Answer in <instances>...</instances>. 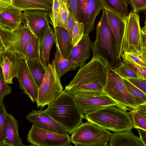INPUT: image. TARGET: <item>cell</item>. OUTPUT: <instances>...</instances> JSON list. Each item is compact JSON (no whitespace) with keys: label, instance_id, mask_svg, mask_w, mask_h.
Listing matches in <instances>:
<instances>
[{"label":"cell","instance_id":"6da1fadb","mask_svg":"<svg viewBox=\"0 0 146 146\" xmlns=\"http://www.w3.org/2000/svg\"><path fill=\"white\" fill-rule=\"evenodd\" d=\"M48 106L46 110L67 130L69 135L82 123L84 115L79 109L73 95L64 90Z\"/></svg>","mask_w":146,"mask_h":146},{"label":"cell","instance_id":"7a4b0ae2","mask_svg":"<svg viewBox=\"0 0 146 146\" xmlns=\"http://www.w3.org/2000/svg\"><path fill=\"white\" fill-rule=\"evenodd\" d=\"M96 35L91 48L93 56H98L106 61L113 69L123 61L118 58L116 44L108 23L105 10L96 28Z\"/></svg>","mask_w":146,"mask_h":146},{"label":"cell","instance_id":"3957f363","mask_svg":"<svg viewBox=\"0 0 146 146\" xmlns=\"http://www.w3.org/2000/svg\"><path fill=\"white\" fill-rule=\"evenodd\" d=\"M83 118L106 130L118 132L133 128L129 112L115 106L99 109L84 115Z\"/></svg>","mask_w":146,"mask_h":146},{"label":"cell","instance_id":"277c9868","mask_svg":"<svg viewBox=\"0 0 146 146\" xmlns=\"http://www.w3.org/2000/svg\"><path fill=\"white\" fill-rule=\"evenodd\" d=\"M108 68L106 61L98 56H93L90 62L80 68L73 79L66 86L78 85L104 87Z\"/></svg>","mask_w":146,"mask_h":146},{"label":"cell","instance_id":"5b68a950","mask_svg":"<svg viewBox=\"0 0 146 146\" xmlns=\"http://www.w3.org/2000/svg\"><path fill=\"white\" fill-rule=\"evenodd\" d=\"M112 133L88 121L78 126L71 134L76 146H107Z\"/></svg>","mask_w":146,"mask_h":146},{"label":"cell","instance_id":"8992f818","mask_svg":"<svg viewBox=\"0 0 146 146\" xmlns=\"http://www.w3.org/2000/svg\"><path fill=\"white\" fill-rule=\"evenodd\" d=\"M104 91L121 109L127 111L137 108L135 98L128 92L122 78L109 66Z\"/></svg>","mask_w":146,"mask_h":146},{"label":"cell","instance_id":"52a82bcc","mask_svg":"<svg viewBox=\"0 0 146 146\" xmlns=\"http://www.w3.org/2000/svg\"><path fill=\"white\" fill-rule=\"evenodd\" d=\"M60 77L56 72L54 59L47 67L45 76L38 90L36 101L38 108L42 109L48 105L62 92Z\"/></svg>","mask_w":146,"mask_h":146},{"label":"cell","instance_id":"ba28073f","mask_svg":"<svg viewBox=\"0 0 146 146\" xmlns=\"http://www.w3.org/2000/svg\"><path fill=\"white\" fill-rule=\"evenodd\" d=\"M125 28L121 49L124 52H133L141 54L146 52L143 42L142 31L139 15L132 11L124 17Z\"/></svg>","mask_w":146,"mask_h":146},{"label":"cell","instance_id":"9c48e42d","mask_svg":"<svg viewBox=\"0 0 146 146\" xmlns=\"http://www.w3.org/2000/svg\"><path fill=\"white\" fill-rule=\"evenodd\" d=\"M32 34L25 25H21L13 31L0 28V35L5 50L17 52L25 58L27 47Z\"/></svg>","mask_w":146,"mask_h":146},{"label":"cell","instance_id":"30bf717a","mask_svg":"<svg viewBox=\"0 0 146 146\" xmlns=\"http://www.w3.org/2000/svg\"><path fill=\"white\" fill-rule=\"evenodd\" d=\"M72 95L83 115L106 106H115L120 108L104 91L79 93Z\"/></svg>","mask_w":146,"mask_h":146},{"label":"cell","instance_id":"8fae6325","mask_svg":"<svg viewBox=\"0 0 146 146\" xmlns=\"http://www.w3.org/2000/svg\"><path fill=\"white\" fill-rule=\"evenodd\" d=\"M27 140L31 146H72L69 134L64 135L45 130L33 125L27 135Z\"/></svg>","mask_w":146,"mask_h":146},{"label":"cell","instance_id":"7c38bea8","mask_svg":"<svg viewBox=\"0 0 146 146\" xmlns=\"http://www.w3.org/2000/svg\"><path fill=\"white\" fill-rule=\"evenodd\" d=\"M102 0H78L77 21L84 25V34L93 31L97 16L103 9Z\"/></svg>","mask_w":146,"mask_h":146},{"label":"cell","instance_id":"4fadbf2b","mask_svg":"<svg viewBox=\"0 0 146 146\" xmlns=\"http://www.w3.org/2000/svg\"><path fill=\"white\" fill-rule=\"evenodd\" d=\"M49 12L41 10L24 11L23 18L26 25L32 33L39 38L40 41L43 38L46 28L49 25Z\"/></svg>","mask_w":146,"mask_h":146},{"label":"cell","instance_id":"5bb4252c","mask_svg":"<svg viewBox=\"0 0 146 146\" xmlns=\"http://www.w3.org/2000/svg\"><path fill=\"white\" fill-rule=\"evenodd\" d=\"M33 110L26 116L27 120L39 128L64 135L68 132L55 121L46 110Z\"/></svg>","mask_w":146,"mask_h":146},{"label":"cell","instance_id":"9a60e30c","mask_svg":"<svg viewBox=\"0 0 146 146\" xmlns=\"http://www.w3.org/2000/svg\"><path fill=\"white\" fill-rule=\"evenodd\" d=\"M19 88L27 95L32 103L36 102L38 95V89L30 72L25 59L22 57L17 76Z\"/></svg>","mask_w":146,"mask_h":146},{"label":"cell","instance_id":"2e32d148","mask_svg":"<svg viewBox=\"0 0 146 146\" xmlns=\"http://www.w3.org/2000/svg\"><path fill=\"white\" fill-rule=\"evenodd\" d=\"M108 21L113 36L115 40L118 59L123 61L121 58L122 54L121 43L123 36L124 28V17L106 7H104Z\"/></svg>","mask_w":146,"mask_h":146},{"label":"cell","instance_id":"e0dca14e","mask_svg":"<svg viewBox=\"0 0 146 146\" xmlns=\"http://www.w3.org/2000/svg\"><path fill=\"white\" fill-rule=\"evenodd\" d=\"M1 65L5 82L7 84H13V78L17 77L22 56L19 53L4 50L1 53Z\"/></svg>","mask_w":146,"mask_h":146},{"label":"cell","instance_id":"ac0fdd59","mask_svg":"<svg viewBox=\"0 0 146 146\" xmlns=\"http://www.w3.org/2000/svg\"><path fill=\"white\" fill-rule=\"evenodd\" d=\"M21 11L11 5L0 11V28L10 31L17 29L22 23Z\"/></svg>","mask_w":146,"mask_h":146},{"label":"cell","instance_id":"d6986e66","mask_svg":"<svg viewBox=\"0 0 146 146\" xmlns=\"http://www.w3.org/2000/svg\"><path fill=\"white\" fill-rule=\"evenodd\" d=\"M92 45L89 35L84 34L81 40L74 47L68 59L74 61L78 67H81L90 58Z\"/></svg>","mask_w":146,"mask_h":146},{"label":"cell","instance_id":"ffe728a7","mask_svg":"<svg viewBox=\"0 0 146 146\" xmlns=\"http://www.w3.org/2000/svg\"><path fill=\"white\" fill-rule=\"evenodd\" d=\"M19 133L17 121L11 114L7 113L5 132V140L3 146H24Z\"/></svg>","mask_w":146,"mask_h":146},{"label":"cell","instance_id":"44dd1931","mask_svg":"<svg viewBox=\"0 0 146 146\" xmlns=\"http://www.w3.org/2000/svg\"><path fill=\"white\" fill-rule=\"evenodd\" d=\"M108 146H145L131 129L112 133Z\"/></svg>","mask_w":146,"mask_h":146},{"label":"cell","instance_id":"7402d4cb","mask_svg":"<svg viewBox=\"0 0 146 146\" xmlns=\"http://www.w3.org/2000/svg\"><path fill=\"white\" fill-rule=\"evenodd\" d=\"M54 29L56 44L63 56L68 59L74 47L70 43L68 32L66 28L62 27L56 26Z\"/></svg>","mask_w":146,"mask_h":146},{"label":"cell","instance_id":"603a6c76","mask_svg":"<svg viewBox=\"0 0 146 146\" xmlns=\"http://www.w3.org/2000/svg\"><path fill=\"white\" fill-rule=\"evenodd\" d=\"M11 6L21 11L41 10L50 12L52 4L44 0H12Z\"/></svg>","mask_w":146,"mask_h":146},{"label":"cell","instance_id":"cb8c5ba5","mask_svg":"<svg viewBox=\"0 0 146 146\" xmlns=\"http://www.w3.org/2000/svg\"><path fill=\"white\" fill-rule=\"evenodd\" d=\"M54 42V32L49 25L46 28L40 44V58L42 63L46 67L50 63V52Z\"/></svg>","mask_w":146,"mask_h":146},{"label":"cell","instance_id":"d4e9b609","mask_svg":"<svg viewBox=\"0 0 146 146\" xmlns=\"http://www.w3.org/2000/svg\"><path fill=\"white\" fill-rule=\"evenodd\" d=\"M25 59L29 69L38 90L45 76L46 67L42 63L40 58Z\"/></svg>","mask_w":146,"mask_h":146},{"label":"cell","instance_id":"484cf974","mask_svg":"<svg viewBox=\"0 0 146 146\" xmlns=\"http://www.w3.org/2000/svg\"><path fill=\"white\" fill-rule=\"evenodd\" d=\"M56 46L54 59L56 72L61 77L67 72L75 70L78 66L74 61L65 58L61 54L58 46L57 45Z\"/></svg>","mask_w":146,"mask_h":146},{"label":"cell","instance_id":"4316f807","mask_svg":"<svg viewBox=\"0 0 146 146\" xmlns=\"http://www.w3.org/2000/svg\"><path fill=\"white\" fill-rule=\"evenodd\" d=\"M104 7L125 17L128 14L127 0H102Z\"/></svg>","mask_w":146,"mask_h":146},{"label":"cell","instance_id":"83f0119b","mask_svg":"<svg viewBox=\"0 0 146 146\" xmlns=\"http://www.w3.org/2000/svg\"><path fill=\"white\" fill-rule=\"evenodd\" d=\"M40 44L39 38L32 34L27 47L25 59L40 58Z\"/></svg>","mask_w":146,"mask_h":146},{"label":"cell","instance_id":"f1b7e54d","mask_svg":"<svg viewBox=\"0 0 146 146\" xmlns=\"http://www.w3.org/2000/svg\"><path fill=\"white\" fill-rule=\"evenodd\" d=\"M121 57L123 61L146 67V52L140 54L133 52H124Z\"/></svg>","mask_w":146,"mask_h":146},{"label":"cell","instance_id":"f546056e","mask_svg":"<svg viewBox=\"0 0 146 146\" xmlns=\"http://www.w3.org/2000/svg\"><path fill=\"white\" fill-rule=\"evenodd\" d=\"M122 79L128 92L134 97L137 106L146 104V94L133 85L127 79Z\"/></svg>","mask_w":146,"mask_h":146},{"label":"cell","instance_id":"4dcf8cb0","mask_svg":"<svg viewBox=\"0 0 146 146\" xmlns=\"http://www.w3.org/2000/svg\"><path fill=\"white\" fill-rule=\"evenodd\" d=\"M112 69L122 78L127 79L129 78H143L128 63L123 61L118 66Z\"/></svg>","mask_w":146,"mask_h":146},{"label":"cell","instance_id":"1f68e13d","mask_svg":"<svg viewBox=\"0 0 146 146\" xmlns=\"http://www.w3.org/2000/svg\"><path fill=\"white\" fill-rule=\"evenodd\" d=\"M129 112L132 118L133 128L146 131V114L136 109L130 111Z\"/></svg>","mask_w":146,"mask_h":146},{"label":"cell","instance_id":"d6a6232c","mask_svg":"<svg viewBox=\"0 0 146 146\" xmlns=\"http://www.w3.org/2000/svg\"><path fill=\"white\" fill-rule=\"evenodd\" d=\"M69 12L66 5L60 2L58 13L56 26L66 28Z\"/></svg>","mask_w":146,"mask_h":146},{"label":"cell","instance_id":"836d02e7","mask_svg":"<svg viewBox=\"0 0 146 146\" xmlns=\"http://www.w3.org/2000/svg\"><path fill=\"white\" fill-rule=\"evenodd\" d=\"M84 35V25L82 23L75 21V25L73 30L72 44L75 46L82 39Z\"/></svg>","mask_w":146,"mask_h":146},{"label":"cell","instance_id":"e575fe53","mask_svg":"<svg viewBox=\"0 0 146 146\" xmlns=\"http://www.w3.org/2000/svg\"><path fill=\"white\" fill-rule=\"evenodd\" d=\"M7 113L3 102L0 103V146H3L4 141Z\"/></svg>","mask_w":146,"mask_h":146},{"label":"cell","instance_id":"d590c367","mask_svg":"<svg viewBox=\"0 0 146 146\" xmlns=\"http://www.w3.org/2000/svg\"><path fill=\"white\" fill-rule=\"evenodd\" d=\"M60 1L58 0H53L52 9L49 13L48 16L50 19L49 23L54 28L56 27L57 17Z\"/></svg>","mask_w":146,"mask_h":146},{"label":"cell","instance_id":"8d00e7d4","mask_svg":"<svg viewBox=\"0 0 146 146\" xmlns=\"http://www.w3.org/2000/svg\"><path fill=\"white\" fill-rule=\"evenodd\" d=\"M12 88L5 81L3 74L0 78V103L3 102L4 98L12 92Z\"/></svg>","mask_w":146,"mask_h":146},{"label":"cell","instance_id":"74e56055","mask_svg":"<svg viewBox=\"0 0 146 146\" xmlns=\"http://www.w3.org/2000/svg\"><path fill=\"white\" fill-rule=\"evenodd\" d=\"M133 12L138 13L145 11L146 8V0H127Z\"/></svg>","mask_w":146,"mask_h":146},{"label":"cell","instance_id":"f35d334b","mask_svg":"<svg viewBox=\"0 0 146 146\" xmlns=\"http://www.w3.org/2000/svg\"><path fill=\"white\" fill-rule=\"evenodd\" d=\"M127 79L133 85L146 94V79L139 78H129Z\"/></svg>","mask_w":146,"mask_h":146},{"label":"cell","instance_id":"ab89813d","mask_svg":"<svg viewBox=\"0 0 146 146\" xmlns=\"http://www.w3.org/2000/svg\"><path fill=\"white\" fill-rule=\"evenodd\" d=\"M66 5L69 13L75 21H77V9L78 0H66Z\"/></svg>","mask_w":146,"mask_h":146},{"label":"cell","instance_id":"60d3db41","mask_svg":"<svg viewBox=\"0 0 146 146\" xmlns=\"http://www.w3.org/2000/svg\"><path fill=\"white\" fill-rule=\"evenodd\" d=\"M75 21L72 16L69 13L66 29L68 32L70 42L71 44H72V33L75 25Z\"/></svg>","mask_w":146,"mask_h":146},{"label":"cell","instance_id":"b9f144b4","mask_svg":"<svg viewBox=\"0 0 146 146\" xmlns=\"http://www.w3.org/2000/svg\"><path fill=\"white\" fill-rule=\"evenodd\" d=\"M139 135V138L145 146H146V131L140 129H136Z\"/></svg>","mask_w":146,"mask_h":146},{"label":"cell","instance_id":"7bdbcfd3","mask_svg":"<svg viewBox=\"0 0 146 146\" xmlns=\"http://www.w3.org/2000/svg\"><path fill=\"white\" fill-rule=\"evenodd\" d=\"M12 0H0V11L11 6Z\"/></svg>","mask_w":146,"mask_h":146},{"label":"cell","instance_id":"ee69618b","mask_svg":"<svg viewBox=\"0 0 146 146\" xmlns=\"http://www.w3.org/2000/svg\"><path fill=\"white\" fill-rule=\"evenodd\" d=\"M137 110L146 114V104H143L138 106Z\"/></svg>","mask_w":146,"mask_h":146},{"label":"cell","instance_id":"f6af8a7d","mask_svg":"<svg viewBox=\"0 0 146 146\" xmlns=\"http://www.w3.org/2000/svg\"><path fill=\"white\" fill-rule=\"evenodd\" d=\"M5 49V48L0 35V51L2 52Z\"/></svg>","mask_w":146,"mask_h":146},{"label":"cell","instance_id":"bcb514c9","mask_svg":"<svg viewBox=\"0 0 146 146\" xmlns=\"http://www.w3.org/2000/svg\"><path fill=\"white\" fill-rule=\"evenodd\" d=\"M3 75V70L1 66L0 65V78Z\"/></svg>","mask_w":146,"mask_h":146},{"label":"cell","instance_id":"7dc6e473","mask_svg":"<svg viewBox=\"0 0 146 146\" xmlns=\"http://www.w3.org/2000/svg\"><path fill=\"white\" fill-rule=\"evenodd\" d=\"M1 53H2V52H1L0 51V65L1 64V61H2Z\"/></svg>","mask_w":146,"mask_h":146},{"label":"cell","instance_id":"c3c4849f","mask_svg":"<svg viewBox=\"0 0 146 146\" xmlns=\"http://www.w3.org/2000/svg\"><path fill=\"white\" fill-rule=\"evenodd\" d=\"M60 2H62L66 5V0H58Z\"/></svg>","mask_w":146,"mask_h":146},{"label":"cell","instance_id":"681fc988","mask_svg":"<svg viewBox=\"0 0 146 146\" xmlns=\"http://www.w3.org/2000/svg\"><path fill=\"white\" fill-rule=\"evenodd\" d=\"M44 0L47 1L48 2H50V3H51L52 4L53 0Z\"/></svg>","mask_w":146,"mask_h":146}]
</instances>
